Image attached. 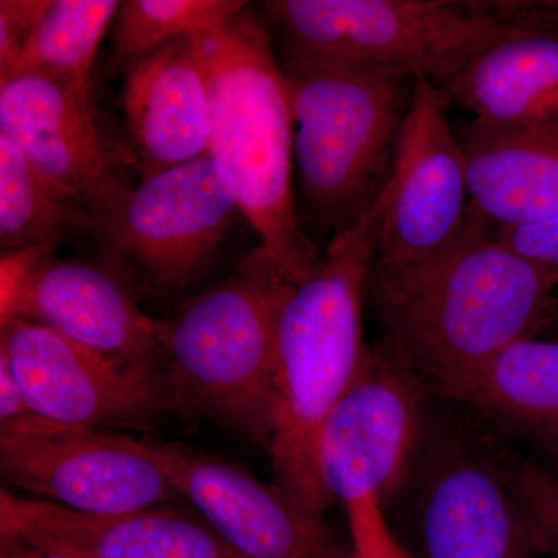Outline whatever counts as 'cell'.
<instances>
[{
	"instance_id": "6da1fadb",
	"label": "cell",
	"mask_w": 558,
	"mask_h": 558,
	"mask_svg": "<svg viewBox=\"0 0 558 558\" xmlns=\"http://www.w3.org/2000/svg\"><path fill=\"white\" fill-rule=\"evenodd\" d=\"M469 208L435 255L374 263L366 306L380 344L429 395L465 379L519 341L538 337L557 301L558 274L515 252Z\"/></svg>"
},
{
	"instance_id": "7a4b0ae2",
	"label": "cell",
	"mask_w": 558,
	"mask_h": 558,
	"mask_svg": "<svg viewBox=\"0 0 558 558\" xmlns=\"http://www.w3.org/2000/svg\"><path fill=\"white\" fill-rule=\"evenodd\" d=\"M387 201L385 189L362 219L330 238L279 311L267 446L271 486L312 519L325 520L332 505L319 476L323 427L369 351L363 310Z\"/></svg>"
},
{
	"instance_id": "3957f363",
	"label": "cell",
	"mask_w": 558,
	"mask_h": 558,
	"mask_svg": "<svg viewBox=\"0 0 558 558\" xmlns=\"http://www.w3.org/2000/svg\"><path fill=\"white\" fill-rule=\"evenodd\" d=\"M211 95L208 154L238 211L292 281L319 260L301 226L293 189V113L288 76L266 25L236 17L204 36Z\"/></svg>"
},
{
	"instance_id": "277c9868",
	"label": "cell",
	"mask_w": 558,
	"mask_h": 558,
	"mask_svg": "<svg viewBox=\"0 0 558 558\" xmlns=\"http://www.w3.org/2000/svg\"><path fill=\"white\" fill-rule=\"evenodd\" d=\"M293 284L258 244L223 281L160 322L170 410L269 446L278 317Z\"/></svg>"
},
{
	"instance_id": "5b68a950",
	"label": "cell",
	"mask_w": 558,
	"mask_h": 558,
	"mask_svg": "<svg viewBox=\"0 0 558 558\" xmlns=\"http://www.w3.org/2000/svg\"><path fill=\"white\" fill-rule=\"evenodd\" d=\"M282 70L292 100L301 226L306 220L332 238L362 219L388 185L416 80L328 65Z\"/></svg>"
},
{
	"instance_id": "8992f818",
	"label": "cell",
	"mask_w": 558,
	"mask_h": 558,
	"mask_svg": "<svg viewBox=\"0 0 558 558\" xmlns=\"http://www.w3.org/2000/svg\"><path fill=\"white\" fill-rule=\"evenodd\" d=\"M486 3L447 0H274L266 28L281 68L328 65L396 72L440 90L481 51L531 32Z\"/></svg>"
},
{
	"instance_id": "52a82bcc",
	"label": "cell",
	"mask_w": 558,
	"mask_h": 558,
	"mask_svg": "<svg viewBox=\"0 0 558 558\" xmlns=\"http://www.w3.org/2000/svg\"><path fill=\"white\" fill-rule=\"evenodd\" d=\"M429 391L377 343L323 427L318 468L347 513L357 558H410L388 515L409 486L424 444Z\"/></svg>"
},
{
	"instance_id": "ba28073f",
	"label": "cell",
	"mask_w": 558,
	"mask_h": 558,
	"mask_svg": "<svg viewBox=\"0 0 558 558\" xmlns=\"http://www.w3.org/2000/svg\"><path fill=\"white\" fill-rule=\"evenodd\" d=\"M403 508L410 558H542L509 480L506 447L432 411Z\"/></svg>"
},
{
	"instance_id": "9c48e42d",
	"label": "cell",
	"mask_w": 558,
	"mask_h": 558,
	"mask_svg": "<svg viewBox=\"0 0 558 558\" xmlns=\"http://www.w3.org/2000/svg\"><path fill=\"white\" fill-rule=\"evenodd\" d=\"M0 473L16 490L94 515L185 502L148 440L38 414L0 425Z\"/></svg>"
},
{
	"instance_id": "30bf717a",
	"label": "cell",
	"mask_w": 558,
	"mask_h": 558,
	"mask_svg": "<svg viewBox=\"0 0 558 558\" xmlns=\"http://www.w3.org/2000/svg\"><path fill=\"white\" fill-rule=\"evenodd\" d=\"M238 211L208 156L140 179L87 218L106 258L159 289L189 286Z\"/></svg>"
},
{
	"instance_id": "8fae6325",
	"label": "cell",
	"mask_w": 558,
	"mask_h": 558,
	"mask_svg": "<svg viewBox=\"0 0 558 558\" xmlns=\"http://www.w3.org/2000/svg\"><path fill=\"white\" fill-rule=\"evenodd\" d=\"M442 90L417 80L402 126L377 264L414 263L449 245L470 208L468 170Z\"/></svg>"
},
{
	"instance_id": "7c38bea8",
	"label": "cell",
	"mask_w": 558,
	"mask_h": 558,
	"mask_svg": "<svg viewBox=\"0 0 558 558\" xmlns=\"http://www.w3.org/2000/svg\"><path fill=\"white\" fill-rule=\"evenodd\" d=\"M22 318L46 326L121 369L165 380L160 322L137 300L108 258H40L0 304V323Z\"/></svg>"
},
{
	"instance_id": "4fadbf2b",
	"label": "cell",
	"mask_w": 558,
	"mask_h": 558,
	"mask_svg": "<svg viewBox=\"0 0 558 558\" xmlns=\"http://www.w3.org/2000/svg\"><path fill=\"white\" fill-rule=\"evenodd\" d=\"M0 359L33 413L84 428L143 427L170 410L165 380L121 369L46 326L0 323Z\"/></svg>"
},
{
	"instance_id": "5bb4252c",
	"label": "cell",
	"mask_w": 558,
	"mask_h": 558,
	"mask_svg": "<svg viewBox=\"0 0 558 558\" xmlns=\"http://www.w3.org/2000/svg\"><path fill=\"white\" fill-rule=\"evenodd\" d=\"M0 135L89 215L130 189L124 154L102 131L90 81L35 73L0 81Z\"/></svg>"
},
{
	"instance_id": "9a60e30c",
	"label": "cell",
	"mask_w": 558,
	"mask_h": 558,
	"mask_svg": "<svg viewBox=\"0 0 558 558\" xmlns=\"http://www.w3.org/2000/svg\"><path fill=\"white\" fill-rule=\"evenodd\" d=\"M179 494L244 558H357L274 486L233 462L170 442H149Z\"/></svg>"
},
{
	"instance_id": "2e32d148",
	"label": "cell",
	"mask_w": 558,
	"mask_h": 558,
	"mask_svg": "<svg viewBox=\"0 0 558 558\" xmlns=\"http://www.w3.org/2000/svg\"><path fill=\"white\" fill-rule=\"evenodd\" d=\"M185 502L94 515L2 488L0 535L64 558H244Z\"/></svg>"
},
{
	"instance_id": "e0dca14e",
	"label": "cell",
	"mask_w": 558,
	"mask_h": 558,
	"mask_svg": "<svg viewBox=\"0 0 558 558\" xmlns=\"http://www.w3.org/2000/svg\"><path fill=\"white\" fill-rule=\"evenodd\" d=\"M121 100L140 179L207 156L211 95L204 36L172 40L128 65Z\"/></svg>"
},
{
	"instance_id": "ac0fdd59",
	"label": "cell",
	"mask_w": 558,
	"mask_h": 558,
	"mask_svg": "<svg viewBox=\"0 0 558 558\" xmlns=\"http://www.w3.org/2000/svg\"><path fill=\"white\" fill-rule=\"evenodd\" d=\"M470 209L497 231L558 215V124L505 126L478 119L453 124Z\"/></svg>"
},
{
	"instance_id": "d6986e66",
	"label": "cell",
	"mask_w": 558,
	"mask_h": 558,
	"mask_svg": "<svg viewBox=\"0 0 558 558\" xmlns=\"http://www.w3.org/2000/svg\"><path fill=\"white\" fill-rule=\"evenodd\" d=\"M450 109L505 126L558 124V38L515 36L481 51L442 89Z\"/></svg>"
},
{
	"instance_id": "ffe728a7",
	"label": "cell",
	"mask_w": 558,
	"mask_h": 558,
	"mask_svg": "<svg viewBox=\"0 0 558 558\" xmlns=\"http://www.w3.org/2000/svg\"><path fill=\"white\" fill-rule=\"evenodd\" d=\"M438 398L537 449L558 446V340L519 341Z\"/></svg>"
},
{
	"instance_id": "44dd1931",
	"label": "cell",
	"mask_w": 558,
	"mask_h": 558,
	"mask_svg": "<svg viewBox=\"0 0 558 558\" xmlns=\"http://www.w3.org/2000/svg\"><path fill=\"white\" fill-rule=\"evenodd\" d=\"M89 213L0 135V248L50 247L86 233Z\"/></svg>"
},
{
	"instance_id": "7402d4cb",
	"label": "cell",
	"mask_w": 558,
	"mask_h": 558,
	"mask_svg": "<svg viewBox=\"0 0 558 558\" xmlns=\"http://www.w3.org/2000/svg\"><path fill=\"white\" fill-rule=\"evenodd\" d=\"M120 7L117 0H50L5 80L35 73L89 81L98 47Z\"/></svg>"
},
{
	"instance_id": "603a6c76",
	"label": "cell",
	"mask_w": 558,
	"mask_h": 558,
	"mask_svg": "<svg viewBox=\"0 0 558 558\" xmlns=\"http://www.w3.org/2000/svg\"><path fill=\"white\" fill-rule=\"evenodd\" d=\"M241 0H126L121 2L112 39V68L190 36L222 31L241 16Z\"/></svg>"
},
{
	"instance_id": "cb8c5ba5",
	"label": "cell",
	"mask_w": 558,
	"mask_h": 558,
	"mask_svg": "<svg viewBox=\"0 0 558 558\" xmlns=\"http://www.w3.org/2000/svg\"><path fill=\"white\" fill-rule=\"evenodd\" d=\"M509 480L543 557L558 558V483L534 459L506 449Z\"/></svg>"
},
{
	"instance_id": "d4e9b609",
	"label": "cell",
	"mask_w": 558,
	"mask_h": 558,
	"mask_svg": "<svg viewBox=\"0 0 558 558\" xmlns=\"http://www.w3.org/2000/svg\"><path fill=\"white\" fill-rule=\"evenodd\" d=\"M50 0H2L0 2V80L16 64Z\"/></svg>"
},
{
	"instance_id": "484cf974",
	"label": "cell",
	"mask_w": 558,
	"mask_h": 558,
	"mask_svg": "<svg viewBox=\"0 0 558 558\" xmlns=\"http://www.w3.org/2000/svg\"><path fill=\"white\" fill-rule=\"evenodd\" d=\"M497 234L499 240L524 258L558 274V215L539 222L498 231Z\"/></svg>"
},
{
	"instance_id": "4316f807",
	"label": "cell",
	"mask_w": 558,
	"mask_h": 558,
	"mask_svg": "<svg viewBox=\"0 0 558 558\" xmlns=\"http://www.w3.org/2000/svg\"><path fill=\"white\" fill-rule=\"evenodd\" d=\"M0 558H64L24 539L0 535Z\"/></svg>"
},
{
	"instance_id": "83f0119b",
	"label": "cell",
	"mask_w": 558,
	"mask_h": 558,
	"mask_svg": "<svg viewBox=\"0 0 558 558\" xmlns=\"http://www.w3.org/2000/svg\"><path fill=\"white\" fill-rule=\"evenodd\" d=\"M537 450L542 454V462L539 464L548 470L558 483V446L543 447V449Z\"/></svg>"
},
{
	"instance_id": "f1b7e54d",
	"label": "cell",
	"mask_w": 558,
	"mask_h": 558,
	"mask_svg": "<svg viewBox=\"0 0 558 558\" xmlns=\"http://www.w3.org/2000/svg\"><path fill=\"white\" fill-rule=\"evenodd\" d=\"M543 332L548 333V339L558 340V299L556 301V306H554L553 315H550L548 326H546V329L543 330Z\"/></svg>"
}]
</instances>
